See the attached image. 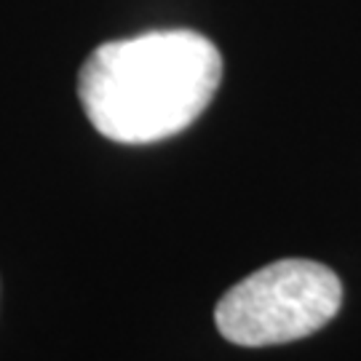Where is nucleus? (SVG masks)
Here are the masks:
<instances>
[{"mask_svg": "<svg viewBox=\"0 0 361 361\" xmlns=\"http://www.w3.org/2000/svg\"><path fill=\"white\" fill-rule=\"evenodd\" d=\"M222 80L217 46L193 30H153L97 46L78 75L91 126L121 145H150L185 131Z\"/></svg>", "mask_w": 361, "mask_h": 361, "instance_id": "1", "label": "nucleus"}, {"mask_svg": "<svg viewBox=\"0 0 361 361\" xmlns=\"http://www.w3.org/2000/svg\"><path fill=\"white\" fill-rule=\"evenodd\" d=\"M343 284L313 259H279L228 289L214 308L219 335L244 348L281 345L319 332L337 316Z\"/></svg>", "mask_w": 361, "mask_h": 361, "instance_id": "2", "label": "nucleus"}]
</instances>
